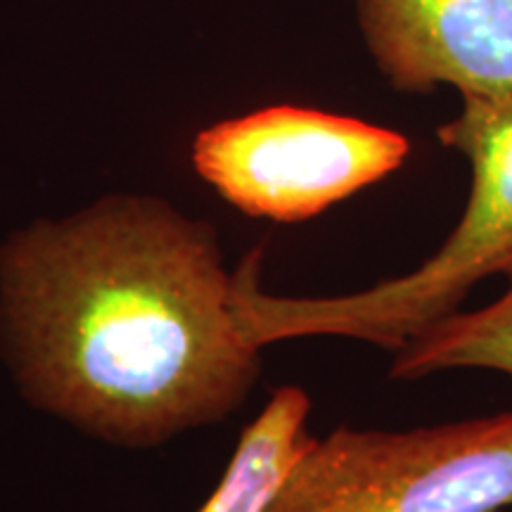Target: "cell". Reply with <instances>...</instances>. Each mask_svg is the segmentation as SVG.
<instances>
[{"label": "cell", "instance_id": "cell-5", "mask_svg": "<svg viewBox=\"0 0 512 512\" xmlns=\"http://www.w3.org/2000/svg\"><path fill=\"white\" fill-rule=\"evenodd\" d=\"M361 22L399 91L512 95V0H361Z\"/></svg>", "mask_w": 512, "mask_h": 512}, {"label": "cell", "instance_id": "cell-6", "mask_svg": "<svg viewBox=\"0 0 512 512\" xmlns=\"http://www.w3.org/2000/svg\"><path fill=\"white\" fill-rule=\"evenodd\" d=\"M309 413L311 399L302 387L275 389L242 430L226 475L200 512H266L316 441L306 430Z\"/></svg>", "mask_w": 512, "mask_h": 512}, {"label": "cell", "instance_id": "cell-4", "mask_svg": "<svg viewBox=\"0 0 512 512\" xmlns=\"http://www.w3.org/2000/svg\"><path fill=\"white\" fill-rule=\"evenodd\" d=\"M408 152L389 128L280 105L202 131L192 164L245 214L297 223L394 174Z\"/></svg>", "mask_w": 512, "mask_h": 512}, {"label": "cell", "instance_id": "cell-2", "mask_svg": "<svg viewBox=\"0 0 512 512\" xmlns=\"http://www.w3.org/2000/svg\"><path fill=\"white\" fill-rule=\"evenodd\" d=\"M439 140L470 164V197L444 245L415 271L339 297H273L261 290L264 249L233 273V313L259 349L297 337H347L387 351L460 311L484 280L512 275V95L463 98Z\"/></svg>", "mask_w": 512, "mask_h": 512}, {"label": "cell", "instance_id": "cell-1", "mask_svg": "<svg viewBox=\"0 0 512 512\" xmlns=\"http://www.w3.org/2000/svg\"><path fill=\"white\" fill-rule=\"evenodd\" d=\"M230 294L211 223L102 197L0 242V358L36 411L102 444L162 446L228 420L259 382Z\"/></svg>", "mask_w": 512, "mask_h": 512}, {"label": "cell", "instance_id": "cell-3", "mask_svg": "<svg viewBox=\"0 0 512 512\" xmlns=\"http://www.w3.org/2000/svg\"><path fill=\"white\" fill-rule=\"evenodd\" d=\"M512 508V413L408 432L337 427L266 512H501Z\"/></svg>", "mask_w": 512, "mask_h": 512}, {"label": "cell", "instance_id": "cell-7", "mask_svg": "<svg viewBox=\"0 0 512 512\" xmlns=\"http://www.w3.org/2000/svg\"><path fill=\"white\" fill-rule=\"evenodd\" d=\"M444 370H496L512 377V275L496 302L456 311L394 351L389 375L420 380Z\"/></svg>", "mask_w": 512, "mask_h": 512}]
</instances>
